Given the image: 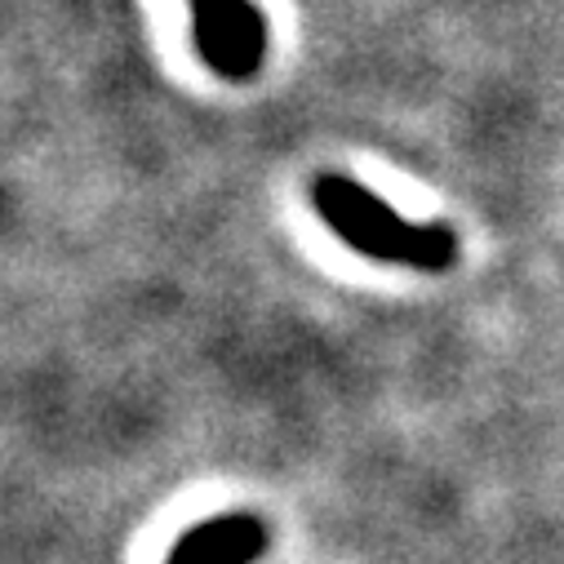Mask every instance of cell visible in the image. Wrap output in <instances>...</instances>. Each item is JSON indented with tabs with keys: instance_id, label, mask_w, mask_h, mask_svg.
<instances>
[{
	"instance_id": "1",
	"label": "cell",
	"mask_w": 564,
	"mask_h": 564,
	"mask_svg": "<svg viewBox=\"0 0 564 564\" xmlns=\"http://www.w3.org/2000/svg\"><path fill=\"white\" fill-rule=\"evenodd\" d=\"M312 205L334 227L338 240H347L356 253L373 262H395L413 271H449L458 262V236L445 223H409L356 178L343 174L316 178Z\"/></svg>"
},
{
	"instance_id": "2",
	"label": "cell",
	"mask_w": 564,
	"mask_h": 564,
	"mask_svg": "<svg viewBox=\"0 0 564 564\" xmlns=\"http://www.w3.org/2000/svg\"><path fill=\"white\" fill-rule=\"evenodd\" d=\"M192 45L223 80H249L267 58V19L253 0H187Z\"/></svg>"
},
{
	"instance_id": "3",
	"label": "cell",
	"mask_w": 564,
	"mask_h": 564,
	"mask_svg": "<svg viewBox=\"0 0 564 564\" xmlns=\"http://www.w3.org/2000/svg\"><path fill=\"white\" fill-rule=\"evenodd\" d=\"M267 524L249 511H227V516H209L196 529H187L165 564H253L267 555Z\"/></svg>"
}]
</instances>
